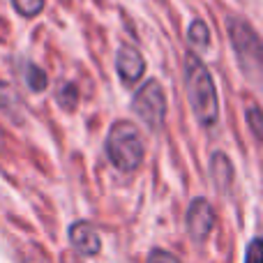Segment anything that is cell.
<instances>
[{"instance_id":"cell-1","label":"cell","mask_w":263,"mask_h":263,"mask_svg":"<svg viewBox=\"0 0 263 263\" xmlns=\"http://www.w3.org/2000/svg\"><path fill=\"white\" fill-rule=\"evenodd\" d=\"M185 81H187V97H190L192 111L201 125H215L219 118V102L215 90L213 77L208 67L196 58L194 53H187L185 58Z\"/></svg>"},{"instance_id":"cell-2","label":"cell","mask_w":263,"mask_h":263,"mask_svg":"<svg viewBox=\"0 0 263 263\" xmlns=\"http://www.w3.org/2000/svg\"><path fill=\"white\" fill-rule=\"evenodd\" d=\"M143 141H141L139 129L129 120H118L114 127L109 129L106 136V155H109L111 164L118 166L120 171L129 173L136 171L143 162Z\"/></svg>"},{"instance_id":"cell-3","label":"cell","mask_w":263,"mask_h":263,"mask_svg":"<svg viewBox=\"0 0 263 263\" xmlns=\"http://www.w3.org/2000/svg\"><path fill=\"white\" fill-rule=\"evenodd\" d=\"M229 32H231V42L233 49H236V55L240 60L242 69L252 77H259L261 69V40L254 32V28L247 21H240V18H231L229 21Z\"/></svg>"},{"instance_id":"cell-4","label":"cell","mask_w":263,"mask_h":263,"mask_svg":"<svg viewBox=\"0 0 263 263\" xmlns=\"http://www.w3.org/2000/svg\"><path fill=\"white\" fill-rule=\"evenodd\" d=\"M134 114L148 129H159L166 118V95L155 79L145 81L134 95Z\"/></svg>"},{"instance_id":"cell-5","label":"cell","mask_w":263,"mask_h":263,"mask_svg":"<svg viewBox=\"0 0 263 263\" xmlns=\"http://www.w3.org/2000/svg\"><path fill=\"white\" fill-rule=\"evenodd\" d=\"M187 231L196 242L208 240L210 231L215 227V210L205 199H194L187 208Z\"/></svg>"},{"instance_id":"cell-6","label":"cell","mask_w":263,"mask_h":263,"mask_svg":"<svg viewBox=\"0 0 263 263\" xmlns=\"http://www.w3.org/2000/svg\"><path fill=\"white\" fill-rule=\"evenodd\" d=\"M69 242L83 256H95L102 247V238L90 222H74L69 227Z\"/></svg>"},{"instance_id":"cell-7","label":"cell","mask_w":263,"mask_h":263,"mask_svg":"<svg viewBox=\"0 0 263 263\" xmlns=\"http://www.w3.org/2000/svg\"><path fill=\"white\" fill-rule=\"evenodd\" d=\"M116 65H118V74L125 83H136L145 72V63L143 55L134 49V46H120L118 58H116Z\"/></svg>"},{"instance_id":"cell-8","label":"cell","mask_w":263,"mask_h":263,"mask_svg":"<svg viewBox=\"0 0 263 263\" xmlns=\"http://www.w3.org/2000/svg\"><path fill=\"white\" fill-rule=\"evenodd\" d=\"M210 171L215 176V182L222 192L231 190V182H233V164L231 159L227 157L224 153H215L213 155V162H210Z\"/></svg>"},{"instance_id":"cell-9","label":"cell","mask_w":263,"mask_h":263,"mask_svg":"<svg viewBox=\"0 0 263 263\" xmlns=\"http://www.w3.org/2000/svg\"><path fill=\"white\" fill-rule=\"evenodd\" d=\"M187 37H190V42L194 46L203 49V46H208V42H210V30H208V26H205L203 21H199V18H196V21L190 26V32H187Z\"/></svg>"},{"instance_id":"cell-10","label":"cell","mask_w":263,"mask_h":263,"mask_svg":"<svg viewBox=\"0 0 263 263\" xmlns=\"http://www.w3.org/2000/svg\"><path fill=\"white\" fill-rule=\"evenodd\" d=\"M12 5H14V9H16L21 16L32 18V16H37V14L42 12L44 0H12Z\"/></svg>"},{"instance_id":"cell-11","label":"cell","mask_w":263,"mask_h":263,"mask_svg":"<svg viewBox=\"0 0 263 263\" xmlns=\"http://www.w3.org/2000/svg\"><path fill=\"white\" fill-rule=\"evenodd\" d=\"M26 81H28V86H30L32 90L40 92V90H44L46 88V74L42 72L40 67H35V65L28 63L26 65Z\"/></svg>"},{"instance_id":"cell-12","label":"cell","mask_w":263,"mask_h":263,"mask_svg":"<svg viewBox=\"0 0 263 263\" xmlns=\"http://www.w3.org/2000/svg\"><path fill=\"white\" fill-rule=\"evenodd\" d=\"M58 104H63L65 109H69L72 111L74 109V104H77V100H79V92H77V88L72 86V83H65L63 88L58 90Z\"/></svg>"},{"instance_id":"cell-13","label":"cell","mask_w":263,"mask_h":263,"mask_svg":"<svg viewBox=\"0 0 263 263\" xmlns=\"http://www.w3.org/2000/svg\"><path fill=\"white\" fill-rule=\"evenodd\" d=\"M145 263H180V259L164 250H153L148 254V259H145Z\"/></svg>"},{"instance_id":"cell-14","label":"cell","mask_w":263,"mask_h":263,"mask_svg":"<svg viewBox=\"0 0 263 263\" xmlns=\"http://www.w3.org/2000/svg\"><path fill=\"white\" fill-rule=\"evenodd\" d=\"M261 254H263V250H261V240H259V238H254V240L250 242V247H247L245 263H263Z\"/></svg>"},{"instance_id":"cell-15","label":"cell","mask_w":263,"mask_h":263,"mask_svg":"<svg viewBox=\"0 0 263 263\" xmlns=\"http://www.w3.org/2000/svg\"><path fill=\"white\" fill-rule=\"evenodd\" d=\"M247 116H250V125H252V129H254V136L261 139L263 132H261V111H259V106H252V109L247 111Z\"/></svg>"},{"instance_id":"cell-16","label":"cell","mask_w":263,"mask_h":263,"mask_svg":"<svg viewBox=\"0 0 263 263\" xmlns=\"http://www.w3.org/2000/svg\"><path fill=\"white\" fill-rule=\"evenodd\" d=\"M3 145H5V136H3V129H0V150H3Z\"/></svg>"}]
</instances>
